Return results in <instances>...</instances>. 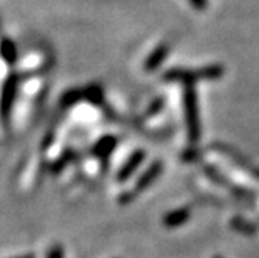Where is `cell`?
I'll use <instances>...</instances> for the list:
<instances>
[{
    "mask_svg": "<svg viewBox=\"0 0 259 258\" xmlns=\"http://www.w3.org/2000/svg\"><path fill=\"white\" fill-rule=\"evenodd\" d=\"M188 218H190V210L188 208H179V210H174V212L168 213L166 216H164L163 223L166 227H179L182 226L183 223L188 221Z\"/></svg>",
    "mask_w": 259,
    "mask_h": 258,
    "instance_id": "8992f818",
    "label": "cell"
},
{
    "mask_svg": "<svg viewBox=\"0 0 259 258\" xmlns=\"http://www.w3.org/2000/svg\"><path fill=\"white\" fill-rule=\"evenodd\" d=\"M116 143V140L113 137H104L101 142H98L95 145V154L97 156H101V157H106L112 153L113 146Z\"/></svg>",
    "mask_w": 259,
    "mask_h": 258,
    "instance_id": "ba28073f",
    "label": "cell"
},
{
    "mask_svg": "<svg viewBox=\"0 0 259 258\" xmlns=\"http://www.w3.org/2000/svg\"><path fill=\"white\" fill-rule=\"evenodd\" d=\"M190 2H191L193 7H196V8H199V10H202V8L206 7V0H190Z\"/></svg>",
    "mask_w": 259,
    "mask_h": 258,
    "instance_id": "4fadbf2b",
    "label": "cell"
},
{
    "mask_svg": "<svg viewBox=\"0 0 259 258\" xmlns=\"http://www.w3.org/2000/svg\"><path fill=\"white\" fill-rule=\"evenodd\" d=\"M0 52H2L4 58L8 62H13L16 59V47L11 41H4L2 45H0Z\"/></svg>",
    "mask_w": 259,
    "mask_h": 258,
    "instance_id": "9c48e42d",
    "label": "cell"
},
{
    "mask_svg": "<svg viewBox=\"0 0 259 258\" xmlns=\"http://www.w3.org/2000/svg\"><path fill=\"white\" fill-rule=\"evenodd\" d=\"M16 258H36L34 255H31V253H27V255H22V256H16Z\"/></svg>",
    "mask_w": 259,
    "mask_h": 258,
    "instance_id": "5bb4252c",
    "label": "cell"
},
{
    "mask_svg": "<svg viewBox=\"0 0 259 258\" xmlns=\"http://www.w3.org/2000/svg\"><path fill=\"white\" fill-rule=\"evenodd\" d=\"M160 171H161V163L160 162H154L152 165H151V168L138 179V182L135 185V192H132V193L137 195L140 192H143L149 183H152L157 179V176L160 174Z\"/></svg>",
    "mask_w": 259,
    "mask_h": 258,
    "instance_id": "3957f363",
    "label": "cell"
},
{
    "mask_svg": "<svg viewBox=\"0 0 259 258\" xmlns=\"http://www.w3.org/2000/svg\"><path fill=\"white\" fill-rule=\"evenodd\" d=\"M185 110H186V125H188V135L194 143L200 135V122H199V109H197V97L191 86H188L185 93Z\"/></svg>",
    "mask_w": 259,
    "mask_h": 258,
    "instance_id": "7a4b0ae2",
    "label": "cell"
},
{
    "mask_svg": "<svg viewBox=\"0 0 259 258\" xmlns=\"http://www.w3.org/2000/svg\"><path fill=\"white\" fill-rule=\"evenodd\" d=\"M166 53H168V47H166V45H160L158 49H155V50H154V53L148 58V61H146L145 67H146L148 70H154V68H157V67L160 65V62L164 59V56H166Z\"/></svg>",
    "mask_w": 259,
    "mask_h": 258,
    "instance_id": "52a82bcc",
    "label": "cell"
},
{
    "mask_svg": "<svg viewBox=\"0 0 259 258\" xmlns=\"http://www.w3.org/2000/svg\"><path fill=\"white\" fill-rule=\"evenodd\" d=\"M224 73V68L219 65L213 67H205L200 70H182V68H174L169 70L164 75V80H171V81H183L185 84L190 86L194 81L200 80H218Z\"/></svg>",
    "mask_w": 259,
    "mask_h": 258,
    "instance_id": "6da1fadb",
    "label": "cell"
},
{
    "mask_svg": "<svg viewBox=\"0 0 259 258\" xmlns=\"http://www.w3.org/2000/svg\"><path fill=\"white\" fill-rule=\"evenodd\" d=\"M79 97H81V93H79V92H68L67 95L62 98V101H64V106H68V104H73V103H76V101L79 100Z\"/></svg>",
    "mask_w": 259,
    "mask_h": 258,
    "instance_id": "30bf717a",
    "label": "cell"
},
{
    "mask_svg": "<svg viewBox=\"0 0 259 258\" xmlns=\"http://www.w3.org/2000/svg\"><path fill=\"white\" fill-rule=\"evenodd\" d=\"M47 258H64V249L61 246H53L47 253Z\"/></svg>",
    "mask_w": 259,
    "mask_h": 258,
    "instance_id": "8fae6325",
    "label": "cell"
},
{
    "mask_svg": "<svg viewBox=\"0 0 259 258\" xmlns=\"http://www.w3.org/2000/svg\"><path fill=\"white\" fill-rule=\"evenodd\" d=\"M16 83L17 80L13 77L7 81L5 84V89L2 92V104H0V110H2V115L7 117L10 109H11V104H13V100H14V93H16Z\"/></svg>",
    "mask_w": 259,
    "mask_h": 258,
    "instance_id": "5b68a950",
    "label": "cell"
},
{
    "mask_svg": "<svg viewBox=\"0 0 259 258\" xmlns=\"http://www.w3.org/2000/svg\"><path fill=\"white\" fill-rule=\"evenodd\" d=\"M143 159H145V153H143V151H137V153H134V154L131 156V159L126 162V165L120 170V173H118V176H116V179H118V180H126V179H129V177L132 176V173L140 167V163L143 162Z\"/></svg>",
    "mask_w": 259,
    "mask_h": 258,
    "instance_id": "277c9868",
    "label": "cell"
},
{
    "mask_svg": "<svg viewBox=\"0 0 259 258\" xmlns=\"http://www.w3.org/2000/svg\"><path fill=\"white\" fill-rule=\"evenodd\" d=\"M161 107H163V100H157V101L151 106V109L148 110V115H154V114H157Z\"/></svg>",
    "mask_w": 259,
    "mask_h": 258,
    "instance_id": "7c38bea8",
    "label": "cell"
}]
</instances>
